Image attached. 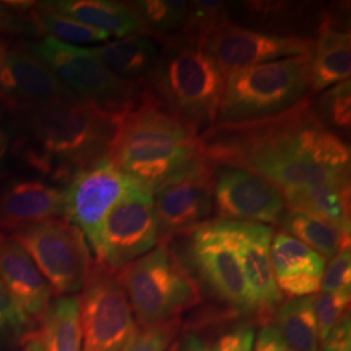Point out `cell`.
Returning <instances> with one entry per match:
<instances>
[{"instance_id": "cell-1", "label": "cell", "mask_w": 351, "mask_h": 351, "mask_svg": "<svg viewBox=\"0 0 351 351\" xmlns=\"http://www.w3.org/2000/svg\"><path fill=\"white\" fill-rule=\"evenodd\" d=\"M211 167L262 176L281 193L324 182H350V147L326 128L311 98L272 117L216 123L198 137Z\"/></svg>"}, {"instance_id": "cell-2", "label": "cell", "mask_w": 351, "mask_h": 351, "mask_svg": "<svg viewBox=\"0 0 351 351\" xmlns=\"http://www.w3.org/2000/svg\"><path fill=\"white\" fill-rule=\"evenodd\" d=\"M121 117L82 99L16 114L13 151L38 175L65 186L110 156Z\"/></svg>"}, {"instance_id": "cell-3", "label": "cell", "mask_w": 351, "mask_h": 351, "mask_svg": "<svg viewBox=\"0 0 351 351\" xmlns=\"http://www.w3.org/2000/svg\"><path fill=\"white\" fill-rule=\"evenodd\" d=\"M202 158L198 137L143 95L119 124L110 159L130 180L158 188Z\"/></svg>"}, {"instance_id": "cell-4", "label": "cell", "mask_w": 351, "mask_h": 351, "mask_svg": "<svg viewBox=\"0 0 351 351\" xmlns=\"http://www.w3.org/2000/svg\"><path fill=\"white\" fill-rule=\"evenodd\" d=\"M226 81L203 46L172 38L162 42L159 62L142 93L199 137L217 123Z\"/></svg>"}, {"instance_id": "cell-5", "label": "cell", "mask_w": 351, "mask_h": 351, "mask_svg": "<svg viewBox=\"0 0 351 351\" xmlns=\"http://www.w3.org/2000/svg\"><path fill=\"white\" fill-rule=\"evenodd\" d=\"M139 328L180 317L202 300L201 285L167 243L116 272Z\"/></svg>"}, {"instance_id": "cell-6", "label": "cell", "mask_w": 351, "mask_h": 351, "mask_svg": "<svg viewBox=\"0 0 351 351\" xmlns=\"http://www.w3.org/2000/svg\"><path fill=\"white\" fill-rule=\"evenodd\" d=\"M310 53L226 75L217 123L262 120L310 98Z\"/></svg>"}, {"instance_id": "cell-7", "label": "cell", "mask_w": 351, "mask_h": 351, "mask_svg": "<svg viewBox=\"0 0 351 351\" xmlns=\"http://www.w3.org/2000/svg\"><path fill=\"white\" fill-rule=\"evenodd\" d=\"M25 49L46 64L65 88L101 110L123 117L141 101L142 84L113 75L88 47L43 37Z\"/></svg>"}, {"instance_id": "cell-8", "label": "cell", "mask_w": 351, "mask_h": 351, "mask_svg": "<svg viewBox=\"0 0 351 351\" xmlns=\"http://www.w3.org/2000/svg\"><path fill=\"white\" fill-rule=\"evenodd\" d=\"M47 280L52 294L82 290L93 267L84 233L64 217L50 219L12 233Z\"/></svg>"}, {"instance_id": "cell-9", "label": "cell", "mask_w": 351, "mask_h": 351, "mask_svg": "<svg viewBox=\"0 0 351 351\" xmlns=\"http://www.w3.org/2000/svg\"><path fill=\"white\" fill-rule=\"evenodd\" d=\"M160 243L152 190L134 182L113 206L101 226L94 250L97 263L117 272Z\"/></svg>"}, {"instance_id": "cell-10", "label": "cell", "mask_w": 351, "mask_h": 351, "mask_svg": "<svg viewBox=\"0 0 351 351\" xmlns=\"http://www.w3.org/2000/svg\"><path fill=\"white\" fill-rule=\"evenodd\" d=\"M80 314L84 351H121L137 326L116 272L98 263L82 288Z\"/></svg>"}, {"instance_id": "cell-11", "label": "cell", "mask_w": 351, "mask_h": 351, "mask_svg": "<svg viewBox=\"0 0 351 351\" xmlns=\"http://www.w3.org/2000/svg\"><path fill=\"white\" fill-rule=\"evenodd\" d=\"M188 237L189 258L202 282L233 310L251 313L249 291L229 221L208 220Z\"/></svg>"}, {"instance_id": "cell-12", "label": "cell", "mask_w": 351, "mask_h": 351, "mask_svg": "<svg viewBox=\"0 0 351 351\" xmlns=\"http://www.w3.org/2000/svg\"><path fill=\"white\" fill-rule=\"evenodd\" d=\"M160 243L190 234L213 211V167L203 156L182 173L152 190Z\"/></svg>"}, {"instance_id": "cell-13", "label": "cell", "mask_w": 351, "mask_h": 351, "mask_svg": "<svg viewBox=\"0 0 351 351\" xmlns=\"http://www.w3.org/2000/svg\"><path fill=\"white\" fill-rule=\"evenodd\" d=\"M134 182L107 156L77 173L64 186V219L84 233L91 250L98 245L107 215Z\"/></svg>"}, {"instance_id": "cell-14", "label": "cell", "mask_w": 351, "mask_h": 351, "mask_svg": "<svg viewBox=\"0 0 351 351\" xmlns=\"http://www.w3.org/2000/svg\"><path fill=\"white\" fill-rule=\"evenodd\" d=\"M213 208L217 219L280 224L288 211L280 189L237 167H213Z\"/></svg>"}, {"instance_id": "cell-15", "label": "cell", "mask_w": 351, "mask_h": 351, "mask_svg": "<svg viewBox=\"0 0 351 351\" xmlns=\"http://www.w3.org/2000/svg\"><path fill=\"white\" fill-rule=\"evenodd\" d=\"M313 46L314 39L267 34L228 21L206 39L203 49L229 75L255 65L310 53Z\"/></svg>"}, {"instance_id": "cell-16", "label": "cell", "mask_w": 351, "mask_h": 351, "mask_svg": "<svg viewBox=\"0 0 351 351\" xmlns=\"http://www.w3.org/2000/svg\"><path fill=\"white\" fill-rule=\"evenodd\" d=\"M77 99L34 53L8 47L0 64V101L14 114Z\"/></svg>"}, {"instance_id": "cell-17", "label": "cell", "mask_w": 351, "mask_h": 351, "mask_svg": "<svg viewBox=\"0 0 351 351\" xmlns=\"http://www.w3.org/2000/svg\"><path fill=\"white\" fill-rule=\"evenodd\" d=\"M228 221L249 291L251 314L268 324L282 302L271 262L274 228L249 221Z\"/></svg>"}, {"instance_id": "cell-18", "label": "cell", "mask_w": 351, "mask_h": 351, "mask_svg": "<svg viewBox=\"0 0 351 351\" xmlns=\"http://www.w3.org/2000/svg\"><path fill=\"white\" fill-rule=\"evenodd\" d=\"M0 280L10 293L26 326L42 324L52 290L25 249L0 233Z\"/></svg>"}, {"instance_id": "cell-19", "label": "cell", "mask_w": 351, "mask_h": 351, "mask_svg": "<svg viewBox=\"0 0 351 351\" xmlns=\"http://www.w3.org/2000/svg\"><path fill=\"white\" fill-rule=\"evenodd\" d=\"M64 217V188L38 178L11 181L0 193V229L17 232Z\"/></svg>"}, {"instance_id": "cell-20", "label": "cell", "mask_w": 351, "mask_h": 351, "mask_svg": "<svg viewBox=\"0 0 351 351\" xmlns=\"http://www.w3.org/2000/svg\"><path fill=\"white\" fill-rule=\"evenodd\" d=\"M351 38L346 17L323 11L310 53V95L350 78Z\"/></svg>"}, {"instance_id": "cell-21", "label": "cell", "mask_w": 351, "mask_h": 351, "mask_svg": "<svg viewBox=\"0 0 351 351\" xmlns=\"http://www.w3.org/2000/svg\"><path fill=\"white\" fill-rule=\"evenodd\" d=\"M271 262L277 288L290 300L310 297L320 290L326 259L284 230L274 234Z\"/></svg>"}, {"instance_id": "cell-22", "label": "cell", "mask_w": 351, "mask_h": 351, "mask_svg": "<svg viewBox=\"0 0 351 351\" xmlns=\"http://www.w3.org/2000/svg\"><path fill=\"white\" fill-rule=\"evenodd\" d=\"M250 21L252 30L281 37L313 39L317 33L322 12L313 3L298 1H242L239 5Z\"/></svg>"}, {"instance_id": "cell-23", "label": "cell", "mask_w": 351, "mask_h": 351, "mask_svg": "<svg viewBox=\"0 0 351 351\" xmlns=\"http://www.w3.org/2000/svg\"><path fill=\"white\" fill-rule=\"evenodd\" d=\"M88 49L113 75L139 84L150 77L160 58L158 42L145 33L107 40Z\"/></svg>"}, {"instance_id": "cell-24", "label": "cell", "mask_w": 351, "mask_h": 351, "mask_svg": "<svg viewBox=\"0 0 351 351\" xmlns=\"http://www.w3.org/2000/svg\"><path fill=\"white\" fill-rule=\"evenodd\" d=\"M288 210L314 216L350 237V182H324L282 193Z\"/></svg>"}, {"instance_id": "cell-25", "label": "cell", "mask_w": 351, "mask_h": 351, "mask_svg": "<svg viewBox=\"0 0 351 351\" xmlns=\"http://www.w3.org/2000/svg\"><path fill=\"white\" fill-rule=\"evenodd\" d=\"M49 8L63 13L110 37H128L142 33L138 17L129 3L113 0H49Z\"/></svg>"}, {"instance_id": "cell-26", "label": "cell", "mask_w": 351, "mask_h": 351, "mask_svg": "<svg viewBox=\"0 0 351 351\" xmlns=\"http://www.w3.org/2000/svg\"><path fill=\"white\" fill-rule=\"evenodd\" d=\"M272 317V326L291 350L320 351L313 295L281 303Z\"/></svg>"}, {"instance_id": "cell-27", "label": "cell", "mask_w": 351, "mask_h": 351, "mask_svg": "<svg viewBox=\"0 0 351 351\" xmlns=\"http://www.w3.org/2000/svg\"><path fill=\"white\" fill-rule=\"evenodd\" d=\"M40 326L47 351H84L80 297L63 295L51 302Z\"/></svg>"}, {"instance_id": "cell-28", "label": "cell", "mask_w": 351, "mask_h": 351, "mask_svg": "<svg viewBox=\"0 0 351 351\" xmlns=\"http://www.w3.org/2000/svg\"><path fill=\"white\" fill-rule=\"evenodd\" d=\"M280 226L289 236L298 239L326 261H330L342 247L350 246V237L307 213L288 210Z\"/></svg>"}, {"instance_id": "cell-29", "label": "cell", "mask_w": 351, "mask_h": 351, "mask_svg": "<svg viewBox=\"0 0 351 351\" xmlns=\"http://www.w3.org/2000/svg\"><path fill=\"white\" fill-rule=\"evenodd\" d=\"M129 4L138 17L142 33L160 43L178 37L188 12V1L182 0H139Z\"/></svg>"}, {"instance_id": "cell-30", "label": "cell", "mask_w": 351, "mask_h": 351, "mask_svg": "<svg viewBox=\"0 0 351 351\" xmlns=\"http://www.w3.org/2000/svg\"><path fill=\"white\" fill-rule=\"evenodd\" d=\"M32 13L40 34L45 37L53 38L73 46L104 43L110 40L108 34L51 10L43 1L34 3Z\"/></svg>"}, {"instance_id": "cell-31", "label": "cell", "mask_w": 351, "mask_h": 351, "mask_svg": "<svg viewBox=\"0 0 351 351\" xmlns=\"http://www.w3.org/2000/svg\"><path fill=\"white\" fill-rule=\"evenodd\" d=\"M230 21L229 5L224 1H188V12L178 37L189 43L203 46L206 39Z\"/></svg>"}, {"instance_id": "cell-32", "label": "cell", "mask_w": 351, "mask_h": 351, "mask_svg": "<svg viewBox=\"0 0 351 351\" xmlns=\"http://www.w3.org/2000/svg\"><path fill=\"white\" fill-rule=\"evenodd\" d=\"M315 112L322 123L332 129L349 132L351 126L350 78L339 82L322 94Z\"/></svg>"}, {"instance_id": "cell-33", "label": "cell", "mask_w": 351, "mask_h": 351, "mask_svg": "<svg viewBox=\"0 0 351 351\" xmlns=\"http://www.w3.org/2000/svg\"><path fill=\"white\" fill-rule=\"evenodd\" d=\"M351 291L319 293L313 295L315 319L317 324L320 345L326 341L332 329L339 324L345 315L349 314Z\"/></svg>"}, {"instance_id": "cell-34", "label": "cell", "mask_w": 351, "mask_h": 351, "mask_svg": "<svg viewBox=\"0 0 351 351\" xmlns=\"http://www.w3.org/2000/svg\"><path fill=\"white\" fill-rule=\"evenodd\" d=\"M180 317L146 328L137 326L121 351H165L180 332Z\"/></svg>"}, {"instance_id": "cell-35", "label": "cell", "mask_w": 351, "mask_h": 351, "mask_svg": "<svg viewBox=\"0 0 351 351\" xmlns=\"http://www.w3.org/2000/svg\"><path fill=\"white\" fill-rule=\"evenodd\" d=\"M34 3L0 1V36L4 34H40L33 17Z\"/></svg>"}, {"instance_id": "cell-36", "label": "cell", "mask_w": 351, "mask_h": 351, "mask_svg": "<svg viewBox=\"0 0 351 351\" xmlns=\"http://www.w3.org/2000/svg\"><path fill=\"white\" fill-rule=\"evenodd\" d=\"M320 290L324 293L351 291L350 246H345L330 259L322 277Z\"/></svg>"}, {"instance_id": "cell-37", "label": "cell", "mask_w": 351, "mask_h": 351, "mask_svg": "<svg viewBox=\"0 0 351 351\" xmlns=\"http://www.w3.org/2000/svg\"><path fill=\"white\" fill-rule=\"evenodd\" d=\"M255 329L242 324L226 332L215 343V351H254Z\"/></svg>"}, {"instance_id": "cell-38", "label": "cell", "mask_w": 351, "mask_h": 351, "mask_svg": "<svg viewBox=\"0 0 351 351\" xmlns=\"http://www.w3.org/2000/svg\"><path fill=\"white\" fill-rule=\"evenodd\" d=\"M25 326L23 316L0 280V332H21Z\"/></svg>"}, {"instance_id": "cell-39", "label": "cell", "mask_w": 351, "mask_h": 351, "mask_svg": "<svg viewBox=\"0 0 351 351\" xmlns=\"http://www.w3.org/2000/svg\"><path fill=\"white\" fill-rule=\"evenodd\" d=\"M320 351H351L350 314L345 315L332 329L326 341L320 345Z\"/></svg>"}, {"instance_id": "cell-40", "label": "cell", "mask_w": 351, "mask_h": 351, "mask_svg": "<svg viewBox=\"0 0 351 351\" xmlns=\"http://www.w3.org/2000/svg\"><path fill=\"white\" fill-rule=\"evenodd\" d=\"M255 341L254 351H293L280 337L275 326L269 323L262 326Z\"/></svg>"}, {"instance_id": "cell-41", "label": "cell", "mask_w": 351, "mask_h": 351, "mask_svg": "<svg viewBox=\"0 0 351 351\" xmlns=\"http://www.w3.org/2000/svg\"><path fill=\"white\" fill-rule=\"evenodd\" d=\"M178 351H215V343L195 332H189L181 343L178 342Z\"/></svg>"}, {"instance_id": "cell-42", "label": "cell", "mask_w": 351, "mask_h": 351, "mask_svg": "<svg viewBox=\"0 0 351 351\" xmlns=\"http://www.w3.org/2000/svg\"><path fill=\"white\" fill-rule=\"evenodd\" d=\"M12 130L7 125L0 124V171L7 162V158L12 150Z\"/></svg>"}, {"instance_id": "cell-43", "label": "cell", "mask_w": 351, "mask_h": 351, "mask_svg": "<svg viewBox=\"0 0 351 351\" xmlns=\"http://www.w3.org/2000/svg\"><path fill=\"white\" fill-rule=\"evenodd\" d=\"M23 349L24 351H47L42 330L27 332L23 337Z\"/></svg>"}, {"instance_id": "cell-44", "label": "cell", "mask_w": 351, "mask_h": 351, "mask_svg": "<svg viewBox=\"0 0 351 351\" xmlns=\"http://www.w3.org/2000/svg\"><path fill=\"white\" fill-rule=\"evenodd\" d=\"M7 50H8V45L5 43V40H3V39L0 38V64H1V60H3V58H4Z\"/></svg>"}, {"instance_id": "cell-45", "label": "cell", "mask_w": 351, "mask_h": 351, "mask_svg": "<svg viewBox=\"0 0 351 351\" xmlns=\"http://www.w3.org/2000/svg\"><path fill=\"white\" fill-rule=\"evenodd\" d=\"M168 351H178V342L173 343V345L169 348V350Z\"/></svg>"}]
</instances>
